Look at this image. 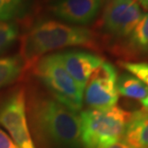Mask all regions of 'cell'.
<instances>
[{
	"instance_id": "9a60e30c",
	"label": "cell",
	"mask_w": 148,
	"mask_h": 148,
	"mask_svg": "<svg viewBox=\"0 0 148 148\" xmlns=\"http://www.w3.org/2000/svg\"><path fill=\"white\" fill-rule=\"evenodd\" d=\"M18 28L10 21H0V53L4 52L18 37Z\"/></svg>"
},
{
	"instance_id": "4fadbf2b",
	"label": "cell",
	"mask_w": 148,
	"mask_h": 148,
	"mask_svg": "<svg viewBox=\"0 0 148 148\" xmlns=\"http://www.w3.org/2000/svg\"><path fill=\"white\" fill-rule=\"evenodd\" d=\"M128 45L138 53L148 54V13L142 16L128 36Z\"/></svg>"
},
{
	"instance_id": "5bb4252c",
	"label": "cell",
	"mask_w": 148,
	"mask_h": 148,
	"mask_svg": "<svg viewBox=\"0 0 148 148\" xmlns=\"http://www.w3.org/2000/svg\"><path fill=\"white\" fill-rule=\"evenodd\" d=\"M25 0H0V21H9L24 9Z\"/></svg>"
},
{
	"instance_id": "8992f818",
	"label": "cell",
	"mask_w": 148,
	"mask_h": 148,
	"mask_svg": "<svg viewBox=\"0 0 148 148\" xmlns=\"http://www.w3.org/2000/svg\"><path fill=\"white\" fill-rule=\"evenodd\" d=\"M143 15L136 0H107L101 16V28L114 38L128 37Z\"/></svg>"
},
{
	"instance_id": "7a4b0ae2",
	"label": "cell",
	"mask_w": 148,
	"mask_h": 148,
	"mask_svg": "<svg viewBox=\"0 0 148 148\" xmlns=\"http://www.w3.org/2000/svg\"><path fill=\"white\" fill-rule=\"evenodd\" d=\"M95 45V34L88 28L43 20L36 22L24 35L21 53L24 61L34 63L43 54L58 49L73 46L92 48Z\"/></svg>"
},
{
	"instance_id": "8fae6325",
	"label": "cell",
	"mask_w": 148,
	"mask_h": 148,
	"mask_svg": "<svg viewBox=\"0 0 148 148\" xmlns=\"http://www.w3.org/2000/svg\"><path fill=\"white\" fill-rule=\"evenodd\" d=\"M117 90L119 95L143 101L148 95V86L130 74H122L117 78Z\"/></svg>"
},
{
	"instance_id": "7c38bea8",
	"label": "cell",
	"mask_w": 148,
	"mask_h": 148,
	"mask_svg": "<svg viewBox=\"0 0 148 148\" xmlns=\"http://www.w3.org/2000/svg\"><path fill=\"white\" fill-rule=\"evenodd\" d=\"M24 60L20 56L0 58V89L11 84L21 75Z\"/></svg>"
},
{
	"instance_id": "2e32d148",
	"label": "cell",
	"mask_w": 148,
	"mask_h": 148,
	"mask_svg": "<svg viewBox=\"0 0 148 148\" xmlns=\"http://www.w3.org/2000/svg\"><path fill=\"white\" fill-rule=\"evenodd\" d=\"M0 148H19L12 139L0 127Z\"/></svg>"
},
{
	"instance_id": "ba28073f",
	"label": "cell",
	"mask_w": 148,
	"mask_h": 148,
	"mask_svg": "<svg viewBox=\"0 0 148 148\" xmlns=\"http://www.w3.org/2000/svg\"><path fill=\"white\" fill-rule=\"evenodd\" d=\"M105 0H57L50 6L53 16L76 25H87L98 16Z\"/></svg>"
},
{
	"instance_id": "5b68a950",
	"label": "cell",
	"mask_w": 148,
	"mask_h": 148,
	"mask_svg": "<svg viewBox=\"0 0 148 148\" xmlns=\"http://www.w3.org/2000/svg\"><path fill=\"white\" fill-rule=\"evenodd\" d=\"M27 98L23 89L8 95L0 105V125L19 148H36L28 127Z\"/></svg>"
},
{
	"instance_id": "52a82bcc",
	"label": "cell",
	"mask_w": 148,
	"mask_h": 148,
	"mask_svg": "<svg viewBox=\"0 0 148 148\" xmlns=\"http://www.w3.org/2000/svg\"><path fill=\"white\" fill-rule=\"evenodd\" d=\"M115 67L104 61L90 75L85 87L84 100L90 109L104 110L116 106L119 100Z\"/></svg>"
},
{
	"instance_id": "9c48e42d",
	"label": "cell",
	"mask_w": 148,
	"mask_h": 148,
	"mask_svg": "<svg viewBox=\"0 0 148 148\" xmlns=\"http://www.w3.org/2000/svg\"><path fill=\"white\" fill-rule=\"evenodd\" d=\"M57 54L64 69L83 93L90 75L104 62L101 56L86 51L70 50Z\"/></svg>"
},
{
	"instance_id": "277c9868",
	"label": "cell",
	"mask_w": 148,
	"mask_h": 148,
	"mask_svg": "<svg viewBox=\"0 0 148 148\" xmlns=\"http://www.w3.org/2000/svg\"><path fill=\"white\" fill-rule=\"evenodd\" d=\"M35 73L54 100L76 113L81 110L83 92L64 69L57 53L39 58Z\"/></svg>"
},
{
	"instance_id": "e0dca14e",
	"label": "cell",
	"mask_w": 148,
	"mask_h": 148,
	"mask_svg": "<svg viewBox=\"0 0 148 148\" xmlns=\"http://www.w3.org/2000/svg\"><path fill=\"white\" fill-rule=\"evenodd\" d=\"M108 148H134L132 147V146H130V145H128L127 143H124L123 141H122L120 140L119 142H118L115 144H114V145H112L111 147Z\"/></svg>"
},
{
	"instance_id": "3957f363",
	"label": "cell",
	"mask_w": 148,
	"mask_h": 148,
	"mask_svg": "<svg viewBox=\"0 0 148 148\" xmlns=\"http://www.w3.org/2000/svg\"><path fill=\"white\" fill-rule=\"evenodd\" d=\"M131 113L114 106L81 111V143L84 148H108L123 138Z\"/></svg>"
},
{
	"instance_id": "6da1fadb",
	"label": "cell",
	"mask_w": 148,
	"mask_h": 148,
	"mask_svg": "<svg viewBox=\"0 0 148 148\" xmlns=\"http://www.w3.org/2000/svg\"><path fill=\"white\" fill-rule=\"evenodd\" d=\"M32 130L49 148H80L79 115L53 98L33 96L27 106Z\"/></svg>"
},
{
	"instance_id": "ac0fdd59",
	"label": "cell",
	"mask_w": 148,
	"mask_h": 148,
	"mask_svg": "<svg viewBox=\"0 0 148 148\" xmlns=\"http://www.w3.org/2000/svg\"><path fill=\"white\" fill-rule=\"evenodd\" d=\"M138 5L144 11H148V0H138Z\"/></svg>"
},
{
	"instance_id": "30bf717a",
	"label": "cell",
	"mask_w": 148,
	"mask_h": 148,
	"mask_svg": "<svg viewBox=\"0 0 148 148\" xmlns=\"http://www.w3.org/2000/svg\"><path fill=\"white\" fill-rule=\"evenodd\" d=\"M121 140L134 148H148V110L131 113Z\"/></svg>"
}]
</instances>
